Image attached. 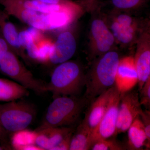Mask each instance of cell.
<instances>
[{
	"label": "cell",
	"instance_id": "1",
	"mask_svg": "<svg viewBox=\"0 0 150 150\" xmlns=\"http://www.w3.org/2000/svg\"><path fill=\"white\" fill-rule=\"evenodd\" d=\"M119 60L118 53L111 50L94 60L85 74L84 97L88 100L93 101L100 95L115 86Z\"/></svg>",
	"mask_w": 150,
	"mask_h": 150
},
{
	"label": "cell",
	"instance_id": "2",
	"mask_svg": "<svg viewBox=\"0 0 150 150\" xmlns=\"http://www.w3.org/2000/svg\"><path fill=\"white\" fill-rule=\"evenodd\" d=\"M85 87V74L80 65L73 61L59 64L46 83V91L52 94L54 98L63 96H78Z\"/></svg>",
	"mask_w": 150,
	"mask_h": 150
},
{
	"label": "cell",
	"instance_id": "3",
	"mask_svg": "<svg viewBox=\"0 0 150 150\" xmlns=\"http://www.w3.org/2000/svg\"><path fill=\"white\" fill-rule=\"evenodd\" d=\"M88 100L84 96H63L53 98L39 127H73L79 120Z\"/></svg>",
	"mask_w": 150,
	"mask_h": 150
},
{
	"label": "cell",
	"instance_id": "4",
	"mask_svg": "<svg viewBox=\"0 0 150 150\" xmlns=\"http://www.w3.org/2000/svg\"><path fill=\"white\" fill-rule=\"evenodd\" d=\"M6 10L30 26L41 30H53L62 28L69 23L71 13L63 9L51 13H43L24 8L7 1L1 3Z\"/></svg>",
	"mask_w": 150,
	"mask_h": 150
},
{
	"label": "cell",
	"instance_id": "5",
	"mask_svg": "<svg viewBox=\"0 0 150 150\" xmlns=\"http://www.w3.org/2000/svg\"><path fill=\"white\" fill-rule=\"evenodd\" d=\"M16 101L0 105V124L6 132L13 134L27 129L36 115L33 105L24 101Z\"/></svg>",
	"mask_w": 150,
	"mask_h": 150
},
{
	"label": "cell",
	"instance_id": "6",
	"mask_svg": "<svg viewBox=\"0 0 150 150\" xmlns=\"http://www.w3.org/2000/svg\"><path fill=\"white\" fill-rule=\"evenodd\" d=\"M0 69L4 74L28 90L41 95L46 92V83L34 77L11 51H8L0 60Z\"/></svg>",
	"mask_w": 150,
	"mask_h": 150
},
{
	"label": "cell",
	"instance_id": "7",
	"mask_svg": "<svg viewBox=\"0 0 150 150\" xmlns=\"http://www.w3.org/2000/svg\"><path fill=\"white\" fill-rule=\"evenodd\" d=\"M120 97L121 94L114 86L107 109L99 124L92 133L93 145L98 140L116 136Z\"/></svg>",
	"mask_w": 150,
	"mask_h": 150
},
{
	"label": "cell",
	"instance_id": "8",
	"mask_svg": "<svg viewBox=\"0 0 150 150\" xmlns=\"http://www.w3.org/2000/svg\"><path fill=\"white\" fill-rule=\"evenodd\" d=\"M139 94L136 90L121 94L119 102L116 135L127 131L142 111Z\"/></svg>",
	"mask_w": 150,
	"mask_h": 150
},
{
	"label": "cell",
	"instance_id": "9",
	"mask_svg": "<svg viewBox=\"0 0 150 150\" xmlns=\"http://www.w3.org/2000/svg\"><path fill=\"white\" fill-rule=\"evenodd\" d=\"M150 35L148 32L142 33L138 38L134 59L139 90L150 78Z\"/></svg>",
	"mask_w": 150,
	"mask_h": 150
},
{
	"label": "cell",
	"instance_id": "10",
	"mask_svg": "<svg viewBox=\"0 0 150 150\" xmlns=\"http://www.w3.org/2000/svg\"><path fill=\"white\" fill-rule=\"evenodd\" d=\"M91 33L95 47L93 56H99L111 51L115 39L103 20L98 18L93 20L91 25Z\"/></svg>",
	"mask_w": 150,
	"mask_h": 150
},
{
	"label": "cell",
	"instance_id": "11",
	"mask_svg": "<svg viewBox=\"0 0 150 150\" xmlns=\"http://www.w3.org/2000/svg\"><path fill=\"white\" fill-rule=\"evenodd\" d=\"M138 83L134 58L129 56L120 59L116 76L115 86L121 94L134 88Z\"/></svg>",
	"mask_w": 150,
	"mask_h": 150
},
{
	"label": "cell",
	"instance_id": "12",
	"mask_svg": "<svg viewBox=\"0 0 150 150\" xmlns=\"http://www.w3.org/2000/svg\"><path fill=\"white\" fill-rule=\"evenodd\" d=\"M74 130L73 127H39L35 131V144L41 150H52Z\"/></svg>",
	"mask_w": 150,
	"mask_h": 150
},
{
	"label": "cell",
	"instance_id": "13",
	"mask_svg": "<svg viewBox=\"0 0 150 150\" xmlns=\"http://www.w3.org/2000/svg\"><path fill=\"white\" fill-rule=\"evenodd\" d=\"M76 49V43L73 34L68 31L62 33L54 43L49 62L59 64L69 61L75 54Z\"/></svg>",
	"mask_w": 150,
	"mask_h": 150
},
{
	"label": "cell",
	"instance_id": "14",
	"mask_svg": "<svg viewBox=\"0 0 150 150\" xmlns=\"http://www.w3.org/2000/svg\"><path fill=\"white\" fill-rule=\"evenodd\" d=\"M110 31L115 38L123 45H129L135 40L137 29L132 17L126 14L117 16L110 25Z\"/></svg>",
	"mask_w": 150,
	"mask_h": 150
},
{
	"label": "cell",
	"instance_id": "15",
	"mask_svg": "<svg viewBox=\"0 0 150 150\" xmlns=\"http://www.w3.org/2000/svg\"><path fill=\"white\" fill-rule=\"evenodd\" d=\"M113 87L100 95L92 101L91 105L83 120L82 122L91 130L92 133L99 124L107 109Z\"/></svg>",
	"mask_w": 150,
	"mask_h": 150
},
{
	"label": "cell",
	"instance_id": "16",
	"mask_svg": "<svg viewBox=\"0 0 150 150\" xmlns=\"http://www.w3.org/2000/svg\"><path fill=\"white\" fill-rule=\"evenodd\" d=\"M29 91L15 81L0 79V101L17 100L28 96Z\"/></svg>",
	"mask_w": 150,
	"mask_h": 150
},
{
	"label": "cell",
	"instance_id": "17",
	"mask_svg": "<svg viewBox=\"0 0 150 150\" xmlns=\"http://www.w3.org/2000/svg\"><path fill=\"white\" fill-rule=\"evenodd\" d=\"M127 131L128 142L127 149L132 150H141L143 147L146 146V136L139 116L134 120Z\"/></svg>",
	"mask_w": 150,
	"mask_h": 150
},
{
	"label": "cell",
	"instance_id": "18",
	"mask_svg": "<svg viewBox=\"0 0 150 150\" xmlns=\"http://www.w3.org/2000/svg\"><path fill=\"white\" fill-rule=\"evenodd\" d=\"M93 145L92 131L82 121L74 130L70 145V150H88Z\"/></svg>",
	"mask_w": 150,
	"mask_h": 150
},
{
	"label": "cell",
	"instance_id": "19",
	"mask_svg": "<svg viewBox=\"0 0 150 150\" xmlns=\"http://www.w3.org/2000/svg\"><path fill=\"white\" fill-rule=\"evenodd\" d=\"M12 137V146L16 150H25L28 147L35 144V131L24 129L13 133Z\"/></svg>",
	"mask_w": 150,
	"mask_h": 150
},
{
	"label": "cell",
	"instance_id": "20",
	"mask_svg": "<svg viewBox=\"0 0 150 150\" xmlns=\"http://www.w3.org/2000/svg\"><path fill=\"white\" fill-rule=\"evenodd\" d=\"M1 28L7 43L15 49H19L21 46L19 43L18 34L13 23L9 21L4 22L2 23Z\"/></svg>",
	"mask_w": 150,
	"mask_h": 150
},
{
	"label": "cell",
	"instance_id": "21",
	"mask_svg": "<svg viewBox=\"0 0 150 150\" xmlns=\"http://www.w3.org/2000/svg\"><path fill=\"white\" fill-rule=\"evenodd\" d=\"M126 148L120 142L112 137L98 140L92 146V150H123Z\"/></svg>",
	"mask_w": 150,
	"mask_h": 150
},
{
	"label": "cell",
	"instance_id": "22",
	"mask_svg": "<svg viewBox=\"0 0 150 150\" xmlns=\"http://www.w3.org/2000/svg\"><path fill=\"white\" fill-rule=\"evenodd\" d=\"M54 43L51 40L44 38L36 43L38 48V61L43 63L49 62Z\"/></svg>",
	"mask_w": 150,
	"mask_h": 150
},
{
	"label": "cell",
	"instance_id": "23",
	"mask_svg": "<svg viewBox=\"0 0 150 150\" xmlns=\"http://www.w3.org/2000/svg\"><path fill=\"white\" fill-rule=\"evenodd\" d=\"M113 7L119 10L127 11L139 8L146 0H110Z\"/></svg>",
	"mask_w": 150,
	"mask_h": 150
},
{
	"label": "cell",
	"instance_id": "24",
	"mask_svg": "<svg viewBox=\"0 0 150 150\" xmlns=\"http://www.w3.org/2000/svg\"><path fill=\"white\" fill-rule=\"evenodd\" d=\"M140 102L146 109L149 110L150 107V78L146 81L140 90Z\"/></svg>",
	"mask_w": 150,
	"mask_h": 150
},
{
	"label": "cell",
	"instance_id": "25",
	"mask_svg": "<svg viewBox=\"0 0 150 150\" xmlns=\"http://www.w3.org/2000/svg\"><path fill=\"white\" fill-rule=\"evenodd\" d=\"M140 119L142 121L146 133L147 138V143L146 147L150 149V112L149 110L146 109L142 110L139 115Z\"/></svg>",
	"mask_w": 150,
	"mask_h": 150
},
{
	"label": "cell",
	"instance_id": "26",
	"mask_svg": "<svg viewBox=\"0 0 150 150\" xmlns=\"http://www.w3.org/2000/svg\"><path fill=\"white\" fill-rule=\"evenodd\" d=\"M18 38L20 45L23 48H25L28 44L34 42L32 36L27 30L20 33Z\"/></svg>",
	"mask_w": 150,
	"mask_h": 150
},
{
	"label": "cell",
	"instance_id": "27",
	"mask_svg": "<svg viewBox=\"0 0 150 150\" xmlns=\"http://www.w3.org/2000/svg\"><path fill=\"white\" fill-rule=\"evenodd\" d=\"M74 131L70 132L69 134H68L66 137L64 138V139L62 142L53 148L52 150H69L70 143H71V139Z\"/></svg>",
	"mask_w": 150,
	"mask_h": 150
},
{
	"label": "cell",
	"instance_id": "28",
	"mask_svg": "<svg viewBox=\"0 0 150 150\" xmlns=\"http://www.w3.org/2000/svg\"><path fill=\"white\" fill-rule=\"evenodd\" d=\"M28 55L30 58L34 60H38V48L37 44L33 42L28 44L25 48Z\"/></svg>",
	"mask_w": 150,
	"mask_h": 150
},
{
	"label": "cell",
	"instance_id": "29",
	"mask_svg": "<svg viewBox=\"0 0 150 150\" xmlns=\"http://www.w3.org/2000/svg\"><path fill=\"white\" fill-rule=\"evenodd\" d=\"M27 30L32 36L35 43H38L43 38L41 33V30H40L35 28V27L30 26Z\"/></svg>",
	"mask_w": 150,
	"mask_h": 150
},
{
	"label": "cell",
	"instance_id": "30",
	"mask_svg": "<svg viewBox=\"0 0 150 150\" xmlns=\"http://www.w3.org/2000/svg\"><path fill=\"white\" fill-rule=\"evenodd\" d=\"M7 43L5 39L0 38V60L8 51Z\"/></svg>",
	"mask_w": 150,
	"mask_h": 150
},
{
	"label": "cell",
	"instance_id": "31",
	"mask_svg": "<svg viewBox=\"0 0 150 150\" xmlns=\"http://www.w3.org/2000/svg\"><path fill=\"white\" fill-rule=\"evenodd\" d=\"M42 2L49 4H61L68 2V0H37Z\"/></svg>",
	"mask_w": 150,
	"mask_h": 150
},
{
	"label": "cell",
	"instance_id": "32",
	"mask_svg": "<svg viewBox=\"0 0 150 150\" xmlns=\"http://www.w3.org/2000/svg\"><path fill=\"white\" fill-rule=\"evenodd\" d=\"M6 133L5 131L0 124V139L5 141L6 139Z\"/></svg>",
	"mask_w": 150,
	"mask_h": 150
},
{
	"label": "cell",
	"instance_id": "33",
	"mask_svg": "<svg viewBox=\"0 0 150 150\" xmlns=\"http://www.w3.org/2000/svg\"><path fill=\"white\" fill-rule=\"evenodd\" d=\"M3 148L1 146H0V150H3Z\"/></svg>",
	"mask_w": 150,
	"mask_h": 150
}]
</instances>
